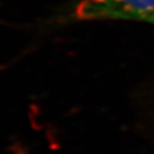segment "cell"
Wrapping results in <instances>:
<instances>
[{
  "mask_svg": "<svg viewBox=\"0 0 154 154\" xmlns=\"http://www.w3.org/2000/svg\"><path fill=\"white\" fill-rule=\"evenodd\" d=\"M62 21H136L154 25V0H75Z\"/></svg>",
  "mask_w": 154,
  "mask_h": 154,
  "instance_id": "cell-1",
  "label": "cell"
}]
</instances>
